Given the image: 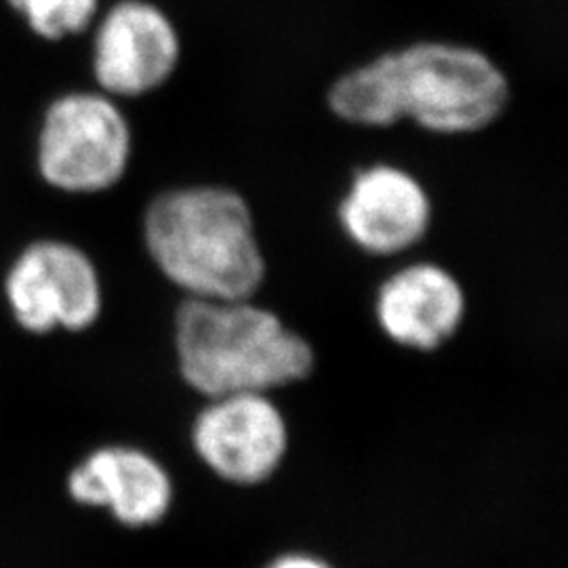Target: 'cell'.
<instances>
[{
	"instance_id": "obj_1",
	"label": "cell",
	"mask_w": 568,
	"mask_h": 568,
	"mask_svg": "<svg viewBox=\"0 0 568 568\" xmlns=\"http://www.w3.org/2000/svg\"><path fill=\"white\" fill-rule=\"evenodd\" d=\"M511 84L483 49L450 41L410 42L347 70L326 93L339 121L363 129L398 122L436 135H474L508 110Z\"/></svg>"
},
{
	"instance_id": "obj_2",
	"label": "cell",
	"mask_w": 568,
	"mask_h": 568,
	"mask_svg": "<svg viewBox=\"0 0 568 568\" xmlns=\"http://www.w3.org/2000/svg\"><path fill=\"white\" fill-rule=\"evenodd\" d=\"M143 236L154 264L194 300H248L265 264L251 209L220 185H192L159 194L145 211Z\"/></svg>"
},
{
	"instance_id": "obj_3",
	"label": "cell",
	"mask_w": 568,
	"mask_h": 568,
	"mask_svg": "<svg viewBox=\"0 0 568 568\" xmlns=\"http://www.w3.org/2000/svg\"><path fill=\"white\" fill-rule=\"evenodd\" d=\"M175 345L183 379L209 398L265 394L304 379L314 366L304 337L248 300H187L178 312Z\"/></svg>"
},
{
	"instance_id": "obj_4",
	"label": "cell",
	"mask_w": 568,
	"mask_h": 568,
	"mask_svg": "<svg viewBox=\"0 0 568 568\" xmlns=\"http://www.w3.org/2000/svg\"><path fill=\"white\" fill-rule=\"evenodd\" d=\"M133 156V129L121 102L68 91L47 105L37 133L42 182L65 194H100L121 183Z\"/></svg>"
},
{
	"instance_id": "obj_5",
	"label": "cell",
	"mask_w": 568,
	"mask_h": 568,
	"mask_svg": "<svg viewBox=\"0 0 568 568\" xmlns=\"http://www.w3.org/2000/svg\"><path fill=\"white\" fill-rule=\"evenodd\" d=\"M180 61V30L152 0H119L93 23L91 72L98 89L119 102L163 89Z\"/></svg>"
},
{
	"instance_id": "obj_6",
	"label": "cell",
	"mask_w": 568,
	"mask_h": 568,
	"mask_svg": "<svg viewBox=\"0 0 568 568\" xmlns=\"http://www.w3.org/2000/svg\"><path fill=\"white\" fill-rule=\"evenodd\" d=\"M4 295L21 328L84 331L100 318L102 284L89 255L63 241H37L9 267Z\"/></svg>"
},
{
	"instance_id": "obj_7",
	"label": "cell",
	"mask_w": 568,
	"mask_h": 568,
	"mask_svg": "<svg viewBox=\"0 0 568 568\" xmlns=\"http://www.w3.org/2000/svg\"><path fill=\"white\" fill-rule=\"evenodd\" d=\"M192 443L206 466L234 485H260L283 464L286 424L262 392L211 398L196 417Z\"/></svg>"
},
{
	"instance_id": "obj_8",
	"label": "cell",
	"mask_w": 568,
	"mask_h": 568,
	"mask_svg": "<svg viewBox=\"0 0 568 568\" xmlns=\"http://www.w3.org/2000/svg\"><path fill=\"white\" fill-rule=\"evenodd\" d=\"M347 239L373 255H396L426 236L432 201L426 187L405 169L371 164L358 171L339 204Z\"/></svg>"
},
{
	"instance_id": "obj_9",
	"label": "cell",
	"mask_w": 568,
	"mask_h": 568,
	"mask_svg": "<svg viewBox=\"0 0 568 568\" xmlns=\"http://www.w3.org/2000/svg\"><path fill=\"white\" fill-rule=\"evenodd\" d=\"M68 493L77 504L108 509L124 527L133 528L161 523L173 501L166 469L131 447L91 453L68 476Z\"/></svg>"
},
{
	"instance_id": "obj_10",
	"label": "cell",
	"mask_w": 568,
	"mask_h": 568,
	"mask_svg": "<svg viewBox=\"0 0 568 568\" xmlns=\"http://www.w3.org/2000/svg\"><path fill=\"white\" fill-rule=\"evenodd\" d=\"M375 310L392 342L427 352L455 335L466 314V295L445 267L415 264L382 284Z\"/></svg>"
},
{
	"instance_id": "obj_11",
	"label": "cell",
	"mask_w": 568,
	"mask_h": 568,
	"mask_svg": "<svg viewBox=\"0 0 568 568\" xmlns=\"http://www.w3.org/2000/svg\"><path fill=\"white\" fill-rule=\"evenodd\" d=\"M28 30L42 41L81 37L100 16L102 0H7Z\"/></svg>"
},
{
	"instance_id": "obj_12",
	"label": "cell",
	"mask_w": 568,
	"mask_h": 568,
	"mask_svg": "<svg viewBox=\"0 0 568 568\" xmlns=\"http://www.w3.org/2000/svg\"><path fill=\"white\" fill-rule=\"evenodd\" d=\"M267 568H331L318 558L312 556H302V554H291V556H283L276 562H272Z\"/></svg>"
}]
</instances>
